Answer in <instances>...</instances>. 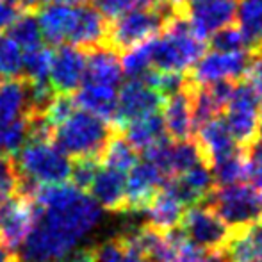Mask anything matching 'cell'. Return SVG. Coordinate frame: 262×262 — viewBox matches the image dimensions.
I'll return each mask as SVG.
<instances>
[{"instance_id": "ac0fdd59", "label": "cell", "mask_w": 262, "mask_h": 262, "mask_svg": "<svg viewBox=\"0 0 262 262\" xmlns=\"http://www.w3.org/2000/svg\"><path fill=\"white\" fill-rule=\"evenodd\" d=\"M214 177L207 164H196L194 168L180 173V175L169 177L164 182L168 191H171L186 207L205 202L209 193L214 189Z\"/></svg>"}, {"instance_id": "5bb4252c", "label": "cell", "mask_w": 262, "mask_h": 262, "mask_svg": "<svg viewBox=\"0 0 262 262\" xmlns=\"http://www.w3.org/2000/svg\"><path fill=\"white\" fill-rule=\"evenodd\" d=\"M88 50L73 45H57L52 49L49 80L57 93L72 95L80 88L86 72Z\"/></svg>"}, {"instance_id": "816d5d0a", "label": "cell", "mask_w": 262, "mask_h": 262, "mask_svg": "<svg viewBox=\"0 0 262 262\" xmlns=\"http://www.w3.org/2000/svg\"><path fill=\"white\" fill-rule=\"evenodd\" d=\"M255 262H262V260H255Z\"/></svg>"}, {"instance_id": "d6986e66", "label": "cell", "mask_w": 262, "mask_h": 262, "mask_svg": "<svg viewBox=\"0 0 262 262\" xmlns=\"http://www.w3.org/2000/svg\"><path fill=\"white\" fill-rule=\"evenodd\" d=\"M123 77L120 54L116 50L105 45L88 50L86 72H84L82 82L120 90V86L123 84Z\"/></svg>"}, {"instance_id": "d4e9b609", "label": "cell", "mask_w": 262, "mask_h": 262, "mask_svg": "<svg viewBox=\"0 0 262 262\" xmlns=\"http://www.w3.org/2000/svg\"><path fill=\"white\" fill-rule=\"evenodd\" d=\"M216 186H230L243 184L250 179V159L246 148H237L230 156L220 159L210 166Z\"/></svg>"}, {"instance_id": "681fc988", "label": "cell", "mask_w": 262, "mask_h": 262, "mask_svg": "<svg viewBox=\"0 0 262 262\" xmlns=\"http://www.w3.org/2000/svg\"><path fill=\"white\" fill-rule=\"evenodd\" d=\"M257 134H259V139H262V111H260V116H259V130H257Z\"/></svg>"}, {"instance_id": "277c9868", "label": "cell", "mask_w": 262, "mask_h": 262, "mask_svg": "<svg viewBox=\"0 0 262 262\" xmlns=\"http://www.w3.org/2000/svg\"><path fill=\"white\" fill-rule=\"evenodd\" d=\"M114 132L113 125L105 120L84 109H75L55 127L52 141L68 157H95L100 161L102 152Z\"/></svg>"}, {"instance_id": "f1b7e54d", "label": "cell", "mask_w": 262, "mask_h": 262, "mask_svg": "<svg viewBox=\"0 0 262 262\" xmlns=\"http://www.w3.org/2000/svg\"><path fill=\"white\" fill-rule=\"evenodd\" d=\"M9 36L25 52L45 45L36 11H25V13H21L18 16V20L9 27Z\"/></svg>"}, {"instance_id": "4316f807", "label": "cell", "mask_w": 262, "mask_h": 262, "mask_svg": "<svg viewBox=\"0 0 262 262\" xmlns=\"http://www.w3.org/2000/svg\"><path fill=\"white\" fill-rule=\"evenodd\" d=\"M237 29L246 43L257 49L262 43V0H237L235 9Z\"/></svg>"}, {"instance_id": "d6a6232c", "label": "cell", "mask_w": 262, "mask_h": 262, "mask_svg": "<svg viewBox=\"0 0 262 262\" xmlns=\"http://www.w3.org/2000/svg\"><path fill=\"white\" fill-rule=\"evenodd\" d=\"M196 164H205L202 150L194 138L184 139V141H173L171 146V168L173 177L194 168Z\"/></svg>"}, {"instance_id": "7dc6e473", "label": "cell", "mask_w": 262, "mask_h": 262, "mask_svg": "<svg viewBox=\"0 0 262 262\" xmlns=\"http://www.w3.org/2000/svg\"><path fill=\"white\" fill-rule=\"evenodd\" d=\"M20 253L16 252H11L9 248H6V246L0 243V262H20Z\"/></svg>"}, {"instance_id": "7c38bea8", "label": "cell", "mask_w": 262, "mask_h": 262, "mask_svg": "<svg viewBox=\"0 0 262 262\" xmlns=\"http://www.w3.org/2000/svg\"><path fill=\"white\" fill-rule=\"evenodd\" d=\"M179 227L204 250H223L232 232L205 202L186 207Z\"/></svg>"}, {"instance_id": "c3c4849f", "label": "cell", "mask_w": 262, "mask_h": 262, "mask_svg": "<svg viewBox=\"0 0 262 262\" xmlns=\"http://www.w3.org/2000/svg\"><path fill=\"white\" fill-rule=\"evenodd\" d=\"M88 2L90 0H41V4H66V6H80Z\"/></svg>"}, {"instance_id": "f907efd6", "label": "cell", "mask_w": 262, "mask_h": 262, "mask_svg": "<svg viewBox=\"0 0 262 262\" xmlns=\"http://www.w3.org/2000/svg\"><path fill=\"white\" fill-rule=\"evenodd\" d=\"M260 55H262V43H260Z\"/></svg>"}, {"instance_id": "8d00e7d4", "label": "cell", "mask_w": 262, "mask_h": 262, "mask_svg": "<svg viewBox=\"0 0 262 262\" xmlns=\"http://www.w3.org/2000/svg\"><path fill=\"white\" fill-rule=\"evenodd\" d=\"M91 250H93V262H123L127 241L123 234H118L91 246Z\"/></svg>"}, {"instance_id": "2e32d148", "label": "cell", "mask_w": 262, "mask_h": 262, "mask_svg": "<svg viewBox=\"0 0 262 262\" xmlns=\"http://www.w3.org/2000/svg\"><path fill=\"white\" fill-rule=\"evenodd\" d=\"M168 136L173 141L193 138V84L164 98L161 109Z\"/></svg>"}, {"instance_id": "bcb514c9", "label": "cell", "mask_w": 262, "mask_h": 262, "mask_svg": "<svg viewBox=\"0 0 262 262\" xmlns=\"http://www.w3.org/2000/svg\"><path fill=\"white\" fill-rule=\"evenodd\" d=\"M198 262H228V259L221 250H205V253Z\"/></svg>"}, {"instance_id": "52a82bcc", "label": "cell", "mask_w": 262, "mask_h": 262, "mask_svg": "<svg viewBox=\"0 0 262 262\" xmlns=\"http://www.w3.org/2000/svg\"><path fill=\"white\" fill-rule=\"evenodd\" d=\"M16 168L38 184H62L70 179L72 161L52 143H27L18 154Z\"/></svg>"}, {"instance_id": "74e56055", "label": "cell", "mask_w": 262, "mask_h": 262, "mask_svg": "<svg viewBox=\"0 0 262 262\" xmlns=\"http://www.w3.org/2000/svg\"><path fill=\"white\" fill-rule=\"evenodd\" d=\"M18 180H20V173H18L16 162L11 156L2 154L0 156V204L16 194Z\"/></svg>"}, {"instance_id": "f6af8a7d", "label": "cell", "mask_w": 262, "mask_h": 262, "mask_svg": "<svg viewBox=\"0 0 262 262\" xmlns=\"http://www.w3.org/2000/svg\"><path fill=\"white\" fill-rule=\"evenodd\" d=\"M6 2L16 6L18 9H21L24 13L25 11H36L39 6H41V0H6Z\"/></svg>"}, {"instance_id": "ba28073f", "label": "cell", "mask_w": 262, "mask_h": 262, "mask_svg": "<svg viewBox=\"0 0 262 262\" xmlns=\"http://www.w3.org/2000/svg\"><path fill=\"white\" fill-rule=\"evenodd\" d=\"M260 102L246 82H235L232 97L225 107V121L239 146L248 148L259 139Z\"/></svg>"}, {"instance_id": "f5cc1de1", "label": "cell", "mask_w": 262, "mask_h": 262, "mask_svg": "<svg viewBox=\"0 0 262 262\" xmlns=\"http://www.w3.org/2000/svg\"><path fill=\"white\" fill-rule=\"evenodd\" d=\"M20 262H21V260H20Z\"/></svg>"}, {"instance_id": "ee69618b", "label": "cell", "mask_w": 262, "mask_h": 262, "mask_svg": "<svg viewBox=\"0 0 262 262\" xmlns=\"http://www.w3.org/2000/svg\"><path fill=\"white\" fill-rule=\"evenodd\" d=\"M246 152H248L250 162L257 168H262V139H257L253 145H250Z\"/></svg>"}, {"instance_id": "b9f144b4", "label": "cell", "mask_w": 262, "mask_h": 262, "mask_svg": "<svg viewBox=\"0 0 262 262\" xmlns=\"http://www.w3.org/2000/svg\"><path fill=\"white\" fill-rule=\"evenodd\" d=\"M24 13L21 9H18L16 6L6 2V0H0V34L9 31V27L18 20V16Z\"/></svg>"}, {"instance_id": "836d02e7", "label": "cell", "mask_w": 262, "mask_h": 262, "mask_svg": "<svg viewBox=\"0 0 262 262\" xmlns=\"http://www.w3.org/2000/svg\"><path fill=\"white\" fill-rule=\"evenodd\" d=\"M27 136V114L0 125V152L14 156L24 146Z\"/></svg>"}, {"instance_id": "60d3db41", "label": "cell", "mask_w": 262, "mask_h": 262, "mask_svg": "<svg viewBox=\"0 0 262 262\" xmlns=\"http://www.w3.org/2000/svg\"><path fill=\"white\" fill-rule=\"evenodd\" d=\"M245 77H246V84L250 86V90L255 93V97L259 98V102L262 104V55L252 57Z\"/></svg>"}, {"instance_id": "d590c367", "label": "cell", "mask_w": 262, "mask_h": 262, "mask_svg": "<svg viewBox=\"0 0 262 262\" xmlns=\"http://www.w3.org/2000/svg\"><path fill=\"white\" fill-rule=\"evenodd\" d=\"M157 2L161 0H95V7L100 11L107 21H113L128 11L156 6Z\"/></svg>"}, {"instance_id": "5b68a950", "label": "cell", "mask_w": 262, "mask_h": 262, "mask_svg": "<svg viewBox=\"0 0 262 262\" xmlns=\"http://www.w3.org/2000/svg\"><path fill=\"white\" fill-rule=\"evenodd\" d=\"M152 64L161 72L186 73L205 52L204 41L187 27L182 16H173L161 34L152 38Z\"/></svg>"}, {"instance_id": "ffe728a7", "label": "cell", "mask_w": 262, "mask_h": 262, "mask_svg": "<svg viewBox=\"0 0 262 262\" xmlns=\"http://www.w3.org/2000/svg\"><path fill=\"white\" fill-rule=\"evenodd\" d=\"M125 173L113 168H98L90 189L91 198L109 212H125Z\"/></svg>"}, {"instance_id": "603a6c76", "label": "cell", "mask_w": 262, "mask_h": 262, "mask_svg": "<svg viewBox=\"0 0 262 262\" xmlns=\"http://www.w3.org/2000/svg\"><path fill=\"white\" fill-rule=\"evenodd\" d=\"M75 105L84 109L95 116L105 120L107 123H113L114 114H116L118 104V90L107 86H97V84L82 82L73 97Z\"/></svg>"}, {"instance_id": "30bf717a", "label": "cell", "mask_w": 262, "mask_h": 262, "mask_svg": "<svg viewBox=\"0 0 262 262\" xmlns=\"http://www.w3.org/2000/svg\"><path fill=\"white\" fill-rule=\"evenodd\" d=\"M235 9L237 0H180L187 27L202 41L234 24Z\"/></svg>"}, {"instance_id": "9a60e30c", "label": "cell", "mask_w": 262, "mask_h": 262, "mask_svg": "<svg viewBox=\"0 0 262 262\" xmlns=\"http://www.w3.org/2000/svg\"><path fill=\"white\" fill-rule=\"evenodd\" d=\"M164 182V175L152 162H136L125 180V212H143Z\"/></svg>"}, {"instance_id": "f546056e", "label": "cell", "mask_w": 262, "mask_h": 262, "mask_svg": "<svg viewBox=\"0 0 262 262\" xmlns=\"http://www.w3.org/2000/svg\"><path fill=\"white\" fill-rule=\"evenodd\" d=\"M150 41H152V39H148V41H145V43H139V45L125 50L123 57H120L123 75H127L128 79L143 80L154 70L152 43Z\"/></svg>"}, {"instance_id": "3957f363", "label": "cell", "mask_w": 262, "mask_h": 262, "mask_svg": "<svg viewBox=\"0 0 262 262\" xmlns=\"http://www.w3.org/2000/svg\"><path fill=\"white\" fill-rule=\"evenodd\" d=\"M177 6L173 0H161L156 6L139 7L128 11L107 25L105 47L118 54L145 43L161 34L173 16H177Z\"/></svg>"}, {"instance_id": "4fadbf2b", "label": "cell", "mask_w": 262, "mask_h": 262, "mask_svg": "<svg viewBox=\"0 0 262 262\" xmlns=\"http://www.w3.org/2000/svg\"><path fill=\"white\" fill-rule=\"evenodd\" d=\"M36 220L34 202L21 194H14L0 204V243L11 252L21 248Z\"/></svg>"}, {"instance_id": "8992f818", "label": "cell", "mask_w": 262, "mask_h": 262, "mask_svg": "<svg viewBox=\"0 0 262 262\" xmlns=\"http://www.w3.org/2000/svg\"><path fill=\"white\" fill-rule=\"evenodd\" d=\"M205 204L230 230H235L262 217V189L248 182L214 186Z\"/></svg>"}, {"instance_id": "ab89813d", "label": "cell", "mask_w": 262, "mask_h": 262, "mask_svg": "<svg viewBox=\"0 0 262 262\" xmlns=\"http://www.w3.org/2000/svg\"><path fill=\"white\" fill-rule=\"evenodd\" d=\"M75 109H77V105H75V100H73L72 95L57 93L54 100L50 102V105L47 107L43 116H45L54 127H57V125H61Z\"/></svg>"}, {"instance_id": "484cf974", "label": "cell", "mask_w": 262, "mask_h": 262, "mask_svg": "<svg viewBox=\"0 0 262 262\" xmlns=\"http://www.w3.org/2000/svg\"><path fill=\"white\" fill-rule=\"evenodd\" d=\"M27 114V84L24 79L0 80V125Z\"/></svg>"}, {"instance_id": "7402d4cb", "label": "cell", "mask_w": 262, "mask_h": 262, "mask_svg": "<svg viewBox=\"0 0 262 262\" xmlns=\"http://www.w3.org/2000/svg\"><path fill=\"white\" fill-rule=\"evenodd\" d=\"M186 210V205L166 187H161L157 191V194L154 196V200L148 204L143 212L146 216V225H150L152 228L161 232H168L171 228L179 227L182 214Z\"/></svg>"}, {"instance_id": "f35d334b", "label": "cell", "mask_w": 262, "mask_h": 262, "mask_svg": "<svg viewBox=\"0 0 262 262\" xmlns=\"http://www.w3.org/2000/svg\"><path fill=\"white\" fill-rule=\"evenodd\" d=\"M210 49L214 50H227V52H235V50H250L245 36L239 32L237 27H228L217 31L210 38Z\"/></svg>"}, {"instance_id": "9c48e42d", "label": "cell", "mask_w": 262, "mask_h": 262, "mask_svg": "<svg viewBox=\"0 0 262 262\" xmlns=\"http://www.w3.org/2000/svg\"><path fill=\"white\" fill-rule=\"evenodd\" d=\"M252 61L250 50H214L204 52L200 55L194 66L191 68L189 82L194 86H209L214 82H237L243 79L248 70V64Z\"/></svg>"}, {"instance_id": "e575fe53", "label": "cell", "mask_w": 262, "mask_h": 262, "mask_svg": "<svg viewBox=\"0 0 262 262\" xmlns=\"http://www.w3.org/2000/svg\"><path fill=\"white\" fill-rule=\"evenodd\" d=\"M98 168H100V161L95 157H77L73 159L72 169H70V179L72 184L80 191H88L93 182L95 175H97Z\"/></svg>"}, {"instance_id": "7a4b0ae2", "label": "cell", "mask_w": 262, "mask_h": 262, "mask_svg": "<svg viewBox=\"0 0 262 262\" xmlns=\"http://www.w3.org/2000/svg\"><path fill=\"white\" fill-rule=\"evenodd\" d=\"M36 16L47 45H73L84 50L105 45L109 21L90 2L80 6L47 4Z\"/></svg>"}, {"instance_id": "7bdbcfd3", "label": "cell", "mask_w": 262, "mask_h": 262, "mask_svg": "<svg viewBox=\"0 0 262 262\" xmlns=\"http://www.w3.org/2000/svg\"><path fill=\"white\" fill-rule=\"evenodd\" d=\"M55 262H93V250H91V246L73 248L62 257H59Z\"/></svg>"}, {"instance_id": "8fae6325", "label": "cell", "mask_w": 262, "mask_h": 262, "mask_svg": "<svg viewBox=\"0 0 262 262\" xmlns=\"http://www.w3.org/2000/svg\"><path fill=\"white\" fill-rule=\"evenodd\" d=\"M162 104H164V97L157 90H154L146 80L128 79L118 90L116 114L111 125L114 130L120 132L128 121L146 114L159 113L162 109Z\"/></svg>"}, {"instance_id": "83f0119b", "label": "cell", "mask_w": 262, "mask_h": 262, "mask_svg": "<svg viewBox=\"0 0 262 262\" xmlns=\"http://www.w3.org/2000/svg\"><path fill=\"white\" fill-rule=\"evenodd\" d=\"M100 162L118 171H130L132 166L138 162V150L123 138L121 132H114L102 152Z\"/></svg>"}, {"instance_id": "1f68e13d", "label": "cell", "mask_w": 262, "mask_h": 262, "mask_svg": "<svg viewBox=\"0 0 262 262\" xmlns=\"http://www.w3.org/2000/svg\"><path fill=\"white\" fill-rule=\"evenodd\" d=\"M50 62H52V49L50 47H38V49L27 50L24 54V70H21V79L31 80H49Z\"/></svg>"}, {"instance_id": "4dcf8cb0", "label": "cell", "mask_w": 262, "mask_h": 262, "mask_svg": "<svg viewBox=\"0 0 262 262\" xmlns=\"http://www.w3.org/2000/svg\"><path fill=\"white\" fill-rule=\"evenodd\" d=\"M24 52L9 34H0V80L21 79Z\"/></svg>"}, {"instance_id": "cb8c5ba5", "label": "cell", "mask_w": 262, "mask_h": 262, "mask_svg": "<svg viewBox=\"0 0 262 262\" xmlns=\"http://www.w3.org/2000/svg\"><path fill=\"white\" fill-rule=\"evenodd\" d=\"M120 132L138 152L139 150L145 152L146 148H150L152 145H156L157 141L168 136L161 111L128 121Z\"/></svg>"}, {"instance_id": "e0dca14e", "label": "cell", "mask_w": 262, "mask_h": 262, "mask_svg": "<svg viewBox=\"0 0 262 262\" xmlns=\"http://www.w3.org/2000/svg\"><path fill=\"white\" fill-rule=\"evenodd\" d=\"M193 138L200 146L204 162L209 168L214 162L230 156L232 152L239 148V145L228 130V125L225 121L223 114H217V116L210 118L209 121H205L204 125H200Z\"/></svg>"}, {"instance_id": "44dd1931", "label": "cell", "mask_w": 262, "mask_h": 262, "mask_svg": "<svg viewBox=\"0 0 262 262\" xmlns=\"http://www.w3.org/2000/svg\"><path fill=\"white\" fill-rule=\"evenodd\" d=\"M228 262L262 260V217L230 232L223 250Z\"/></svg>"}, {"instance_id": "6da1fadb", "label": "cell", "mask_w": 262, "mask_h": 262, "mask_svg": "<svg viewBox=\"0 0 262 262\" xmlns=\"http://www.w3.org/2000/svg\"><path fill=\"white\" fill-rule=\"evenodd\" d=\"M36 220L21 245L24 262H55L102 220V207L73 184H39L31 198Z\"/></svg>"}]
</instances>
